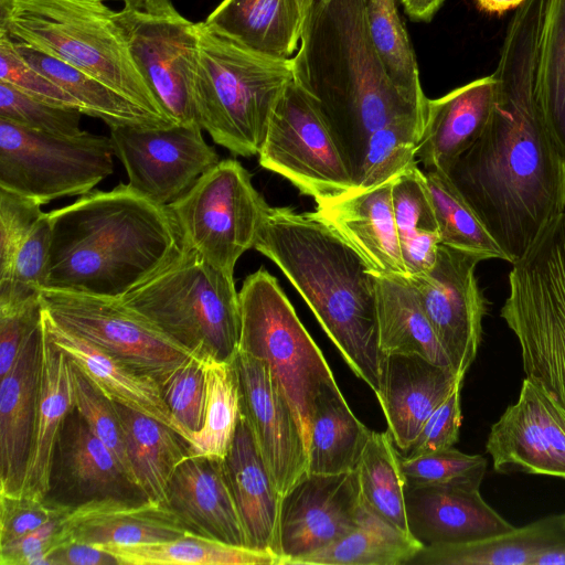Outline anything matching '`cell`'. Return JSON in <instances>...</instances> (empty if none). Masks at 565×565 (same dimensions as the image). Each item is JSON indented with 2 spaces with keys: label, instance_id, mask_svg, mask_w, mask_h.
Returning <instances> with one entry per match:
<instances>
[{
  "label": "cell",
  "instance_id": "cell-42",
  "mask_svg": "<svg viewBox=\"0 0 565 565\" xmlns=\"http://www.w3.org/2000/svg\"><path fill=\"white\" fill-rule=\"evenodd\" d=\"M366 26L386 74L411 100L426 107L417 60L396 0H363Z\"/></svg>",
  "mask_w": 565,
  "mask_h": 565
},
{
  "label": "cell",
  "instance_id": "cell-51",
  "mask_svg": "<svg viewBox=\"0 0 565 565\" xmlns=\"http://www.w3.org/2000/svg\"><path fill=\"white\" fill-rule=\"evenodd\" d=\"M0 82L10 84L38 100L81 110L79 105L70 94L29 65L17 52L12 41L3 33H0Z\"/></svg>",
  "mask_w": 565,
  "mask_h": 565
},
{
  "label": "cell",
  "instance_id": "cell-59",
  "mask_svg": "<svg viewBox=\"0 0 565 565\" xmlns=\"http://www.w3.org/2000/svg\"><path fill=\"white\" fill-rule=\"evenodd\" d=\"M478 6L490 13H504L516 9L524 0H476Z\"/></svg>",
  "mask_w": 565,
  "mask_h": 565
},
{
  "label": "cell",
  "instance_id": "cell-37",
  "mask_svg": "<svg viewBox=\"0 0 565 565\" xmlns=\"http://www.w3.org/2000/svg\"><path fill=\"white\" fill-rule=\"evenodd\" d=\"M392 202L408 277L430 269L441 238L426 175L417 161L394 178Z\"/></svg>",
  "mask_w": 565,
  "mask_h": 565
},
{
  "label": "cell",
  "instance_id": "cell-11",
  "mask_svg": "<svg viewBox=\"0 0 565 565\" xmlns=\"http://www.w3.org/2000/svg\"><path fill=\"white\" fill-rule=\"evenodd\" d=\"M168 206L184 243L231 275L238 258L254 247L269 209L235 159L221 160Z\"/></svg>",
  "mask_w": 565,
  "mask_h": 565
},
{
  "label": "cell",
  "instance_id": "cell-43",
  "mask_svg": "<svg viewBox=\"0 0 565 565\" xmlns=\"http://www.w3.org/2000/svg\"><path fill=\"white\" fill-rule=\"evenodd\" d=\"M436 213L441 244L476 255L482 260L508 256L491 236L449 177L443 171H424Z\"/></svg>",
  "mask_w": 565,
  "mask_h": 565
},
{
  "label": "cell",
  "instance_id": "cell-25",
  "mask_svg": "<svg viewBox=\"0 0 565 565\" xmlns=\"http://www.w3.org/2000/svg\"><path fill=\"white\" fill-rule=\"evenodd\" d=\"M393 180L317 202L312 213L354 248L372 273L408 277L393 210Z\"/></svg>",
  "mask_w": 565,
  "mask_h": 565
},
{
  "label": "cell",
  "instance_id": "cell-28",
  "mask_svg": "<svg viewBox=\"0 0 565 565\" xmlns=\"http://www.w3.org/2000/svg\"><path fill=\"white\" fill-rule=\"evenodd\" d=\"M43 326L49 340L113 402L146 414L168 425L183 437L180 426L163 399L157 380L63 329L44 308Z\"/></svg>",
  "mask_w": 565,
  "mask_h": 565
},
{
  "label": "cell",
  "instance_id": "cell-6",
  "mask_svg": "<svg viewBox=\"0 0 565 565\" xmlns=\"http://www.w3.org/2000/svg\"><path fill=\"white\" fill-rule=\"evenodd\" d=\"M292 78L291 58L263 56L199 22L192 89L198 122L233 154H258L276 104Z\"/></svg>",
  "mask_w": 565,
  "mask_h": 565
},
{
  "label": "cell",
  "instance_id": "cell-24",
  "mask_svg": "<svg viewBox=\"0 0 565 565\" xmlns=\"http://www.w3.org/2000/svg\"><path fill=\"white\" fill-rule=\"evenodd\" d=\"M463 377L417 354H383L376 397L396 447L407 451L430 414Z\"/></svg>",
  "mask_w": 565,
  "mask_h": 565
},
{
  "label": "cell",
  "instance_id": "cell-58",
  "mask_svg": "<svg viewBox=\"0 0 565 565\" xmlns=\"http://www.w3.org/2000/svg\"><path fill=\"white\" fill-rule=\"evenodd\" d=\"M444 0H402L405 12L414 21H430Z\"/></svg>",
  "mask_w": 565,
  "mask_h": 565
},
{
  "label": "cell",
  "instance_id": "cell-38",
  "mask_svg": "<svg viewBox=\"0 0 565 565\" xmlns=\"http://www.w3.org/2000/svg\"><path fill=\"white\" fill-rule=\"evenodd\" d=\"M423 545L364 504L358 525L328 546L292 565H408Z\"/></svg>",
  "mask_w": 565,
  "mask_h": 565
},
{
  "label": "cell",
  "instance_id": "cell-33",
  "mask_svg": "<svg viewBox=\"0 0 565 565\" xmlns=\"http://www.w3.org/2000/svg\"><path fill=\"white\" fill-rule=\"evenodd\" d=\"M372 274L382 353L417 354L452 369L408 277Z\"/></svg>",
  "mask_w": 565,
  "mask_h": 565
},
{
  "label": "cell",
  "instance_id": "cell-21",
  "mask_svg": "<svg viewBox=\"0 0 565 565\" xmlns=\"http://www.w3.org/2000/svg\"><path fill=\"white\" fill-rule=\"evenodd\" d=\"M405 503L409 533L423 546L469 543L515 529L483 500L479 483L406 487Z\"/></svg>",
  "mask_w": 565,
  "mask_h": 565
},
{
  "label": "cell",
  "instance_id": "cell-15",
  "mask_svg": "<svg viewBox=\"0 0 565 565\" xmlns=\"http://www.w3.org/2000/svg\"><path fill=\"white\" fill-rule=\"evenodd\" d=\"M199 124L110 128L114 152L129 184L148 199L170 205L221 160Z\"/></svg>",
  "mask_w": 565,
  "mask_h": 565
},
{
  "label": "cell",
  "instance_id": "cell-23",
  "mask_svg": "<svg viewBox=\"0 0 565 565\" xmlns=\"http://www.w3.org/2000/svg\"><path fill=\"white\" fill-rule=\"evenodd\" d=\"M167 504L188 533L237 546H249L224 459L189 456L173 472Z\"/></svg>",
  "mask_w": 565,
  "mask_h": 565
},
{
  "label": "cell",
  "instance_id": "cell-49",
  "mask_svg": "<svg viewBox=\"0 0 565 565\" xmlns=\"http://www.w3.org/2000/svg\"><path fill=\"white\" fill-rule=\"evenodd\" d=\"M84 114L32 98L10 84L0 82V119L35 131L75 136L81 134Z\"/></svg>",
  "mask_w": 565,
  "mask_h": 565
},
{
  "label": "cell",
  "instance_id": "cell-3",
  "mask_svg": "<svg viewBox=\"0 0 565 565\" xmlns=\"http://www.w3.org/2000/svg\"><path fill=\"white\" fill-rule=\"evenodd\" d=\"M291 61L294 81L319 108L352 181L375 131L426 120L427 106L407 98L386 74L369 35L363 0H315Z\"/></svg>",
  "mask_w": 565,
  "mask_h": 565
},
{
  "label": "cell",
  "instance_id": "cell-7",
  "mask_svg": "<svg viewBox=\"0 0 565 565\" xmlns=\"http://www.w3.org/2000/svg\"><path fill=\"white\" fill-rule=\"evenodd\" d=\"M118 300L200 359L230 362L237 355L241 308L234 275L185 243L179 257Z\"/></svg>",
  "mask_w": 565,
  "mask_h": 565
},
{
  "label": "cell",
  "instance_id": "cell-53",
  "mask_svg": "<svg viewBox=\"0 0 565 565\" xmlns=\"http://www.w3.org/2000/svg\"><path fill=\"white\" fill-rule=\"evenodd\" d=\"M70 510L30 494H0V546L12 543Z\"/></svg>",
  "mask_w": 565,
  "mask_h": 565
},
{
  "label": "cell",
  "instance_id": "cell-19",
  "mask_svg": "<svg viewBox=\"0 0 565 565\" xmlns=\"http://www.w3.org/2000/svg\"><path fill=\"white\" fill-rule=\"evenodd\" d=\"M242 414L280 495L308 473L298 419L267 364L241 350L235 358Z\"/></svg>",
  "mask_w": 565,
  "mask_h": 565
},
{
  "label": "cell",
  "instance_id": "cell-46",
  "mask_svg": "<svg viewBox=\"0 0 565 565\" xmlns=\"http://www.w3.org/2000/svg\"><path fill=\"white\" fill-rule=\"evenodd\" d=\"M50 248V216L43 213L21 244L10 274L0 280V311L15 309L40 297L45 287Z\"/></svg>",
  "mask_w": 565,
  "mask_h": 565
},
{
  "label": "cell",
  "instance_id": "cell-13",
  "mask_svg": "<svg viewBox=\"0 0 565 565\" xmlns=\"http://www.w3.org/2000/svg\"><path fill=\"white\" fill-rule=\"evenodd\" d=\"M258 161L316 203L355 191L319 108L294 78L271 114Z\"/></svg>",
  "mask_w": 565,
  "mask_h": 565
},
{
  "label": "cell",
  "instance_id": "cell-61",
  "mask_svg": "<svg viewBox=\"0 0 565 565\" xmlns=\"http://www.w3.org/2000/svg\"><path fill=\"white\" fill-rule=\"evenodd\" d=\"M562 518H563V522H564V525H565V513L562 514Z\"/></svg>",
  "mask_w": 565,
  "mask_h": 565
},
{
  "label": "cell",
  "instance_id": "cell-54",
  "mask_svg": "<svg viewBox=\"0 0 565 565\" xmlns=\"http://www.w3.org/2000/svg\"><path fill=\"white\" fill-rule=\"evenodd\" d=\"M460 382L448 397L430 414L408 448L406 457L448 449L459 439L461 426Z\"/></svg>",
  "mask_w": 565,
  "mask_h": 565
},
{
  "label": "cell",
  "instance_id": "cell-57",
  "mask_svg": "<svg viewBox=\"0 0 565 565\" xmlns=\"http://www.w3.org/2000/svg\"><path fill=\"white\" fill-rule=\"evenodd\" d=\"M49 565H119L116 557L102 547L66 541L49 555Z\"/></svg>",
  "mask_w": 565,
  "mask_h": 565
},
{
  "label": "cell",
  "instance_id": "cell-1",
  "mask_svg": "<svg viewBox=\"0 0 565 565\" xmlns=\"http://www.w3.org/2000/svg\"><path fill=\"white\" fill-rule=\"evenodd\" d=\"M547 6L548 0H524L515 9L492 74L490 120L445 172L511 264L565 203V159L539 99Z\"/></svg>",
  "mask_w": 565,
  "mask_h": 565
},
{
  "label": "cell",
  "instance_id": "cell-9",
  "mask_svg": "<svg viewBox=\"0 0 565 565\" xmlns=\"http://www.w3.org/2000/svg\"><path fill=\"white\" fill-rule=\"evenodd\" d=\"M241 351L265 362L289 402L307 452L313 403L334 376L321 350L299 320L277 279L260 268L238 291Z\"/></svg>",
  "mask_w": 565,
  "mask_h": 565
},
{
  "label": "cell",
  "instance_id": "cell-45",
  "mask_svg": "<svg viewBox=\"0 0 565 565\" xmlns=\"http://www.w3.org/2000/svg\"><path fill=\"white\" fill-rule=\"evenodd\" d=\"M424 126L423 120H404L375 131L369 139L363 160L353 178L355 191L388 182L416 161Z\"/></svg>",
  "mask_w": 565,
  "mask_h": 565
},
{
  "label": "cell",
  "instance_id": "cell-48",
  "mask_svg": "<svg viewBox=\"0 0 565 565\" xmlns=\"http://www.w3.org/2000/svg\"><path fill=\"white\" fill-rule=\"evenodd\" d=\"M406 487H426L471 482L481 484L487 471V459L455 449L436 450L413 457H402Z\"/></svg>",
  "mask_w": 565,
  "mask_h": 565
},
{
  "label": "cell",
  "instance_id": "cell-56",
  "mask_svg": "<svg viewBox=\"0 0 565 565\" xmlns=\"http://www.w3.org/2000/svg\"><path fill=\"white\" fill-rule=\"evenodd\" d=\"M42 316L40 297L15 309L0 311V377L10 371L25 335L41 321Z\"/></svg>",
  "mask_w": 565,
  "mask_h": 565
},
{
  "label": "cell",
  "instance_id": "cell-44",
  "mask_svg": "<svg viewBox=\"0 0 565 565\" xmlns=\"http://www.w3.org/2000/svg\"><path fill=\"white\" fill-rule=\"evenodd\" d=\"M539 99L546 128L565 159V0H548L541 43Z\"/></svg>",
  "mask_w": 565,
  "mask_h": 565
},
{
  "label": "cell",
  "instance_id": "cell-22",
  "mask_svg": "<svg viewBox=\"0 0 565 565\" xmlns=\"http://www.w3.org/2000/svg\"><path fill=\"white\" fill-rule=\"evenodd\" d=\"M43 316L25 335L10 371L0 377V494L22 490L31 451L42 364Z\"/></svg>",
  "mask_w": 565,
  "mask_h": 565
},
{
  "label": "cell",
  "instance_id": "cell-31",
  "mask_svg": "<svg viewBox=\"0 0 565 565\" xmlns=\"http://www.w3.org/2000/svg\"><path fill=\"white\" fill-rule=\"evenodd\" d=\"M73 407L71 360L49 340L44 331L35 426L20 493L45 498L54 448Z\"/></svg>",
  "mask_w": 565,
  "mask_h": 565
},
{
  "label": "cell",
  "instance_id": "cell-17",
  "mask_svg": "<svg viewBox=\"0 0 565 565\" xmlns=\"http://www.w3.org/2000/svg\"><path fill=\"white\" fill-rule=\"evenodd\" d=\"M364 511L356 471L306 473L282 495L279 544L282 565L321 550L352 531Z\"/></svg>",
  "mask_w": 565,
  "mask_h": 565
},
{
  "label": "cell",
  "instance_id": "cell-4",
  "mask_svg": "<svg viewBox=\"0 0 565 565\" xmlns=\"http://www.w3.org/2000/svg\"><path fill=\"white\" fill-rule=\"evenodd\" d=\"M254 248L284 273L353 373L376 395L383 353L375 282L359 253L312 212L270 206Z\"/></svg>",
  "mask_w": 565,
  "mask_h": 565
},
{
  "label": "cell",
  "instance_id": "cell-12",
  "mask_svg": "<svg viewBox=\"0 0 565 565\" xmlns=\"http://www.w3.org/2000/svg\"><path fill=\"white\" fill-rule=\"evenodd\" d=\"M116 21L166 115L177 125L199 124L192 94L199 22L182 15L171 0H121Z\"/></svg>",
  "mask_w": 565,
  "mask_h": 565
},
{
  "label": "cell",
  "instance_id": "cell-2",
  "mask_svg": "<svg viewBox=\"0 0 565 565\" xmlns=\"http://www.w3.org/2000/svg\"><path fill=\"white\" fill-rule=\"evenodd\" d=\"M45 287L118 299L166 268L184 248L178 222L161 205L119 183L49 212Z\"/></svg>",
  "mask_w": 565,
  "mask_h": 565
},
{
  "label": "cell",
  "instance_id": "cell-60",
  "mask_svg": "<svg viewBox=\"0 0 565 565\" xmlns=\"http://www.w3.org/2000/svg\"><path fill=\"white\" fill-rule=\"evenodd\" d=\"M301 2H302V4H303L305 9H306V10H307V12H308V10H309L310 6L315 2V0H301Z\"/></svg>",
  "mask_w": 565,
  "mask_h": 565
},
{
  "label": "cell",
  "instance_id": "cell-26",
  "mask_svg": "<svg viewBox=\"0 0 565 565\" xmlns=\"http://www.w3.org/2000/svg\"><path fill=\"white\" fill-rule=\"evenodd\" d=\"M492 75L475 79L448 94L428 99L416 157L424 171L447 172L486 129L494 105Z\"/></svg>",
  "mask_w": 565,
  "mask_h": 565
},
{
  "label": "cell",
  "instance_id": "cell-39",
  "mask_svg": "<svg viewBox=\"0 0 565 565\" xmlns=\"http://www.w3.org/2000/svg\"><path fill=\"white\" fill-rule=\"evenodd\" d=\"M94 545L113 554L119 565H281V558L270 552L192 533L153 543Z\"/></svg>",
  "mask_w": 565,
  "mask_h": 565
},
{
  "label": "cell",
  "instance_id": "cell-34",
  "mask_svg": "<svg viewBox=\"0 0 565 565\" xmlns=\"http://www.w3.org/2000/svg\"><path fill=\"white\" fill-rule=\"evenodd\" d=\"M371 433L353 414L337 382L324 384L311 413L308 472L338 475L355 470Z\"/></svg>",
  "mask_w": 565,
  "mask_h": 565
},
{
  "label": "cell",
  "instance_id": "cell-27",
  "mask_svg": "<svg viewBox=\"0 0 565 565\" xmlns=\"http://www.w3.org/2000/svg\"><path fill=\"white\" fill-rule=\"evenodd\" d=\"M68 541L88 544H141L170 541L185 533L164 502L106 498L70 510L63 519Z\"/></svg>",
  "mask_w": 565,
  "mask_h": 565
},
{
  "label": "cell",
  "instance_id": "cell-52",
  "mask_svg": "<svg viewBox=\"0 0 565 565\" xmlns=\"http://www.w3.org/2000/svg\"><path fill=\"white\" fill-rule=\"evenodd\" d=\"M41 205L0 188V280L10 274L21 244L44 213Z\"/></svg>",
  "mask_w": 565,
  "mask_h": 565
},
{
  "label": "cell",
  "instance_id": "cell-40",
  "mask_svg": "<svg viewBox=\"0 0 565 565\" xmlns=\"http://www.w3.org/2000/svg\"><path fill=\"white\" fill-rule=\"evenodd\" d=\"M205 375V412L200 430L191 434L189 456L225 459L242 414L238 372L233 361L202 359Z\"/></svg>",
  "mask_w": 565,
  "mask_h": 565
},
{
  "label": "cell",
  "instance_id": "cell-18",
  "mask_svg": "<svg viewBox=\"0 0 565 565\" xmlns=\"http://www.w3.org/2000/svg\"><path fill=\"white\" fill-rule=\"evenodd\" d=\"M486 449L497 472L565 479V412L525 377L518 401L492 425Z\"/></svg>",
  "mask_w": 565,
  "mask_h": 565
},
{
  "label": "cell",
  "instance_id": "cell-35",
  "mask_svg": "<svg viewBox=\"0 0 565 565\" xmlns=\"http://www.w3.org/2000/svg\"><path fill=\"white\" fill-rule=\"evenodd\" d=\"M137 483L148 499L167 503L169 481L189 457V443L168 425L115 403Z\"/></svg>",
  "mask_w": 565,
  "mask_h": 565
},
{
  "label": "cell",
  "instance_id": "cell-50",
  "mask_svg": "<svg viewBox=\"0 0 565 565\" xmlns=\"http://www.w3.org/2000/svg\"><path fill=\"white\" fill-rule=\"evenodd\" d=\"M160 386L166 404L189 441L204 422L206 388L202 359L190 355Z\"/></svg>",
  "mask_w": 565,
  "mask_h": 565
},
{
  "label": "cell",
  "instance_id": "cell-29",
  "mask_svg": "<svg viewBox=\"0 0 565 565\" xmlns=\"http://www.w3.org/2000/svg\"><path fill=\"white\" fill-rule=\"evenodd\" d=\"M224 466L249 546L281 558L279 515L282 497L275 487L243 414Z\"/></svg>",
  "mask_w": 565,
  "mask_h": 565
},
{
  "label": "cell",
  "instance_id": "cell-5",
  "mask_svg": "<svg viewBox=\"0 0 565 565\" xmlns=\"http://www.w3.org/2000/svg\"><path fill=\"white\" fill-rule=\"evenodd\" d=\"M0 33L102 81L166 126L163 111L139 73L104 0H0Z\"/></svg>",
  "mask_w": 565,
  "mask_h": 565
},
{
  "label": "cell",
  "instance_id": "cell-14",
  "mask_svg": "<svg viewBox=\"0 0 565 565\" xmlns=\"http://www.w3.org/2000/svg\"><path fill=\"white\" fill-rule=\"evenodd\" d=\"M40 299L63 329L95 344L161 384L190 355L118 299L44 288Z\"/></svg>",
  "mask_w": 565,
  "mask_h": 565
},
{
  "label": "cell",
  "instance_id": "cell-47",
  "mask_svg": "<svg viewBox=\"0 0 565 565\" xmlns=\"http://www.w3.org/2000/svg\"><path fill=\"white\" fill-rule=\"evenodd\" d=\"M71 363L74 406L83 416L90 430L113 452L129 479L137 483L115 402L97 388L72 361Z\"/></svg>",
  "mask_w": 565,
  "mask_h": 565
},
{
  "label": "cell",
  "instance_id": "cell-55",
  "mask_svg": "<svg viewBox=\"0 0 565 565\" xmlns=\"http://www.w3.org/2000/svg\"><path fill=\"white\" fill-rule=\"evenodd\" d=\"M63 518L51 520L17 541L0 546L1 565H49L50 553L68 541Z\"/></svg>",
  "mask_w": 565,
  "mask_h": 565
},
{
  "label": "cell",
  "instance_id": "cell-30",
  "mask_svg": "<svg viewBox=\"0 0 565 565\" xmlns=\"http://www.w3.org/2000/svg\"><path fill=\"white\" fill-rule=\"evenodd\" d=\"M307 15L301 0H222L203 24L263 56L290 60Z\"/></svg>",
  "mask_w": 565,
  "mask_h": 565
},
{
  "label": "cell",
  "instance_id": "cell-36",
  "mask_svg": "<svg viewBox=\"0 0 565 565\" xmlns=\"http://www.w3.org/2000/svg\"><path fill=\"white\" fill-rule=\"evenodd\" d=\"M10 40L29 65L47 76L77 102L84 115L102 119L109 128L169 127L102 81L26 43Z\"/></svg>",
  "mask_w": 565,
  "mask_h": 565
},
{
  "label": "cell",
  "instance_id": "cell-16",
  "mask_svg": "<svg viewBox=\"0 0 565 565\" xmlns=\"http://www.w3.org/2000/svg\"><path fill=\"white\" fill-rule=\"evenodd\" d=\"M480 262L440 243L434 266L408 277L452 370L462 377L477 356L487 312L476 278Z\"/></svg>",
  "mask_w": 565,
  "mask_h": 565
},
{
  "label": "cell",
  "instance_id": "cell-10",
  "mask_svg": "<svg viewBox=\"0 0 565 565\" xmlns=\"http://www.w3.org/2000/svg\"><path fill=\"white\" fill-rule=\"evenodd\" d=\"M110 137L63 136L0 119V188L46 204L84 195L113 173Z\"/></svg>",
  "mask_w": 565,
  "mask_h": 565
},
{
  "label": "cell",
  "instance_id": "cell-32",
  "mask_svg": "<svg viewBox=\"0 0 565 565\" xmlns=\"http://www.w3.org/2000/svg\"><path fill=\"white\" fill-rule=\"evenodd\" d=\"M563 545L562 514L550 515L480 541L423 546L408 565H537L542 555Z\"/></svg>",
  "mask_w": 565,
  "mask_h": 565
},
{
  "label": "cell",
  "instance_id": "cell-41",
  "mask_svg": "<svg viewBox=\"0 0 565 565\" xmlns=\"http://www.w3.org/2000/svg\"><path fill=\"white\" fill-rule=\"evenodd\" d=\"M402 457L391 433L372 431L355 468L363 503L373 513L409 533Z\"/></svg>",
  "mask_w": 565,
  "mask_h": 565
},
{
  "label": "cell",
  "instance_id": "cell-8",
  "mask_svg": "<svg viewBox=\"0 0 565 565\" xmlns=\"http://www.w3.org/2000/svg\"><path fill=\"white\" fill-rule=\"evenodd\" d=\"M508 281L501 318L525 376L565 412V203L512 263Z\"/></svg>",
  "mask_w": 565,
  "mask_h": 565
},
{
  "label": "cell",
  "instance_id": "cell-20",
  "mask_svg": "<svg viewBox=\"0 0 565 565\" xmlns=\"http://www.w3.org/2000/svg\"><path fill=\"white\" fill-rule=\"evenodd\" d=\"M106 498L148 499L74 406L54 448L45 499L72 510Z\"/></svg>",
  "mask_w": 565,
  "mask_h": 565
}]
</instances>
